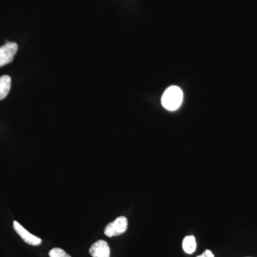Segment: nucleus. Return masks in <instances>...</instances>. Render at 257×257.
Wrapping results in <instances>:
<instances>
[{
	"mask_svg": "<svg viewBox=\"0 0 257 257\" xmlns=\"http://www.w3.org/2000/svg\"><path fill=\"white\" fill-rule=\"evenodd\" d=\"M183 101V92L177 86H171L166 89L162 97V106L169 111L179 109Z\"/></svg>",
	"mask_w": 257,
	"mask_h": 257,
	"instance_id": "f257e3e1",
	"label": "nucleus"
},
{
	"mask_svg": "<svg viewBox=\"0 0 257 257\" xmlns=\"http://www.w3.org/2000/svg\"><path fill=\"white\" fill-rule=\"evenodd\" d=\"M128 227V220L125 216H119L112 222L106 225L104 234L109 237L124 234Z\"/></svg>",
	"mask_w": 257,
	"mask_h": 257,
	"instance_id": "f03ea898",
	"label": "nucleus"
},
{
	"mask_svg": "<svg viewBox=\"0 0 257 257\" xmlns=\"http://www.w3.org/2000/svg\"><path fill=\"white\" fill-rule=\"evenodd\" d=\"M18 50V45L15 42H8L0 47V67L11 63Z\"/></svg>",
	"mask_w": 257,
	"mask_h": 257,
	"instance_id": "7ed1b4c3",
	"label": "nucleus"
},
{
	"mask_svg": "<svg viewBox=\"0 0 257 257\" xmlns=\"http://www.w3.org/2000/svg\"><path fill=\"white\" fill-rule=\"evenodd\" d=\"M13 226H14L15 231L20 235V237L25 243L32 245V246H38V245L41 244L42 239L40 238L29 232L28 230L25 229L18 221H14Z\"/></svg>",
	"mask_w": 257,
	"mask_h": 257,
	"instance_id": "20e7f679",
	"label": "nucleus"
},
{
	"mask_svg": "<svg viewBox=\"0 0 257 257\" xmlns=\"http://www.w3.org/2000/svg\"><path fill=\"white\" fill-rule=\"evenodd\" d=\"M89 253L92 257H110V248L106 241L99 240L91 246Z\"/></svg>",
	"mask_w": 257,
	"mask_h": 257,
	"instance_id": "39448f33",
	"label": "nucleus"
},
{
	"mask_svg": "<svg viewBox=\"0 0 257 257\" xmlns=\"http://www.w3.org/2000/svg\"><path fill=\"white\" fill-rule=\"evenodd\" d=\"M11 88V77L8 75L0 77V100L8 95Z\"/></svg>",
	"mask_w": 257,
	"mask_h": 257,
	"instance_id": "423d86ee",
	"label": "nucleus"
},
{
	"mask_svg": "<svg viewBox=\"0 0 257 257\" xmlns=\"http://www.w3.org/2000/svg\"><path fill=\"white\" fill-rule=\"evenodd\" d=\"M182 247H183L184 251L189 254L194 253L197 248L195 237L194 236H186L182 242Z\"/></svg>",
	"mask_w": 257,
	"mask_h": 257,
	"instance_id": "0eeeda50",
	"label": "nucleus"
},
{
	"mask_svg": "<svg viewBox=\"0 0 257 257\" xmlns=\"http://www.w3.org/2000/svg\"><path fill=\"white\" fill-rule=\"evenodd\" d=\"M50 257H72L60 248H54L49 253Z\"/></svg>",
	"mask_w": 257,
	"mask_h": 257,
	"instance_id": "6e6552de",
	"label": "nucleus"
},
{
	"mask_svg": "<svg viewBox=\"0 0 257 257\" xmlns=\"http://www.w3.org/2000/svg\"><path fill=\"white\" fill-rule=\"evenodd\" d=\"M197 257H214V254L210 250L207 249L203 252L202 255H199Z\"/></svg>",
	"mask_w": 257,
	"mask_h": 257,
	"instance_id": "1a4fd4ad",
	"label": "nucleus"
}]
</instances>
